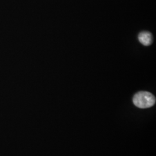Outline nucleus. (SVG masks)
I'll use <instances>...</instances> for the list:
<instances>
[{"label": "nucleus", "mask_w": 156, "mask_h": 156, "mask_svg": "<svg viewBox=\"0 0 156 156\" xmlns=\"http://www.w3.org/2000/svg\"><path fill=\"white\" fill-rule=\"evenodd\" d=\"M134 104L141 109L149 108L156 103L155 97L147 91H140L135 95L133 98Z\"/></svg>", "instance_id": "f257e3e1"}, {"label": "nucleus", "mask_w": 156, "mask_h": 156, "mask_svg": "<svg viewBox=\"0 0 156 156\" xmlns=\"http://www.w3.org/2000/svg\"><path fill=\"white\" fill-rule=\"evenodd\" d=\"M138 39L142 45L149 46L153 42L152 34L148 31H142L138 35Z\"/></svg>", "instance_id": "f03ea898"}]
</instances>
